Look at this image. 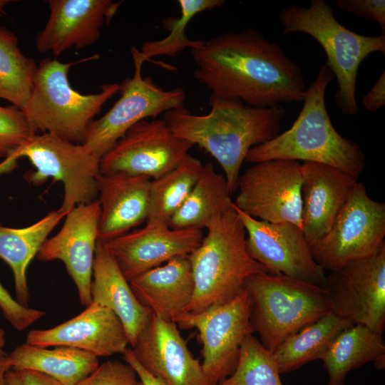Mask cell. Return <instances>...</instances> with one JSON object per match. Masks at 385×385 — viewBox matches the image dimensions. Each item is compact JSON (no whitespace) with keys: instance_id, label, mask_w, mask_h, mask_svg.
Listing matches in <instances>:
<instances>
[{"instance_id":"1","label":"cell","mask_w":385,"mask_h":385,"mask_svg":"<svg viewBox=\"0 0 385 385\" xmlns=\"http://www.w3.org/2000/svg\"><path fill=\"white\" fill-rule=\"evenodd\" d=\"M195 78L211 95L267 108L303 101L301 68L276 42L249 29L228 31L191 48Z\"/></svg>"},{"instance_id":"2","label":"cell","mask_w":385,"mask_h":385,"mask_svg":"<svg viewBox=\"0 0 385 385\" xmlns=\"http://www.w3.org/2000/svg\"><path fill=\"white\" fill-rule=\"evenodd\" d=\"M210 105L206 115L192 114L182 107L165 112L164 120L176 136L199 145L217 161L232 194L248 152L279 134L285 110L282 105L251 107L213 95Z\"/></svg>"},{"instance_id":"3","label":"cell","mask_w":385,"mask_h":385,"mask_svg":"<svg viewBox=\"0 0 385 385\" xmlns=\"http://www.w3.org/2000/svg\"><path fill=\"white\" fill-rule=\"evenodd\" d=\"M334 75L325 63L306 89L303 107L292 125L270 141L256 145L245 160L255 163L269 160H302L342 170L358 180L366 165L359 145L342 136L328 114L325 93Z\"/></svg>"},{"instance_id":"4","label":"cell","mask_w":385,"mask_h":385,"mask_svg":"<svg viewBox=\"0 0 385 385\" xmlns=\"http://www.w3.org/2000/svg\"><path fill=\"white\" fill-rule=\"evenodd\" d=\"M205 229L200 244L189 255L194 293L187 312L199 313L227 303L244 291L249 277L269 272L248 252L246 230L234 203Z\"/></svg>"},{"instance_id":"5","label":"cell","mask_w":385,"mask_h":385,"mask_svg":"<svg viewBox=\"0 0 385 385\" xmlns=\"http://www.w3.org/2000/svg\"><path fill=\"white\" fill-rule=\"evenodd\" d=\"M282 34L304 33L314 38L327 55L326 64L337 78V107L344 114L358 112L356 85L359 68L370 54H385V34L364 36L341 24L324 0H312L309 7L293 4L279 15Z\"/></svg>"},{"instance_id":"6","label":"cell","mask_w":385,"mask_h":385,"mask_svg":"<svg viewBox=\"0 0 385 385\" xmlns=\"http://www.w3.org/2000/svg\"><path fill=\"white\" fill-rule=\"evenodd\" d=\"M250 302L253 332L269 351L331 312L324 287L281 273L265 272L249 277L245 284Z\"/></svg>"},{"instance_id":"7","label":"cell","mask_w":385,"mask_h":385,"mask_svg":"<svg viewBox=\"0 0 385 385\" xmlns=\"http://www.w3.org/2000/svg\"><path fill=\"white\" fill-rule=\"evenodd\" d=\"M47 57L38 64L31 97L24 111L34 131L48 133L82 144L88 128L103 106L120 90V84L101 86L95 94L83 95L70 85L68 73L76 63Z\"/></svg>"},{"instance_id":"8","label":"cell","mask_w":385,"mask_h":385,"mask_svg":"<svg viewBox=\"0 0 385 385\" xmlns=\"http://www.w3.org/2000/svg\"><path fill=\"white\" fill-rule=\"evenodd\" d=\"M384 237L385 204L371 198L357 181L328 232L310 250L317 263L333 272L373 255L385 243Z\"/></svg>"},{"instance_id":"9","label":"cell","mask_w":385,"mask_h":385,"mask_svg":"<svg viewBox=\"0 0 385 385\" xmlns=\"http://www.w3.org/2000/svg\"><path fill=\"white\" fill-rule=\"evenodd\" d=\"M130 53L135 66L133 77L120 84V97L113 107L101 118L91 121L82 143L100 158L138 122L184 107L183 89L164 90L150 77L143 78L141 68L145 61L136 47L132 46Z\"/></svg>"},{"instance_id":"10","label":"cell","mask_w":385,"mask_h":385,"mask_svg":"<svg viewBox=\"0 0 385 385\" xmlns=\"http://www.w3.org/2000/svg\"><path fill=\"white\" fill-rule=\"evenodd\" d=\"M26 157L36 168L29 180L43 183L48 178L62 182L63 200L60 210L68 213L76 205L96 200L101 158L83 144L66 140L56 135L36 134L14 155L16 162Z\"/></svg>"},{"instance_id":"11","label":"cell","mask_w":385,"mask_h":385,"mask_svg":"<svg viewBox=\"0 0 385 385\" xmlns=\"http://www.w3.org/2000/svg\"><path fill=\"white\" fill-rule=\"evenodd\" d=\"M250 297L245 289L230 302L199 312H184L174 322L179 329H195L204 373L210 385L230 376L237 364L242 344L253 334Z\"/></svg>"},{"instance_id":"12","label":"cell","mask_w":385,"mask_h":385,"mask_svg":"<svg viewBox=\"0 0 385 385\" xmlns=\"http://www.w3.org/2000/svg\"><path fill=\"white\" fill-rule=\"evenodd\" d=\"M301 165L289 160L254 163L239 176L235 205L255 219L302 228Z\"/></svg>"},{"instance_id":"13","label":"cell","mask_w":385,"mask_h":385,"mask_svg":"<svg viewBox=\"0 0 385 385\" xmlns=\"http://www.w3.org/2000/svg\"><path fill=\"white\" fill-rule=\"evenodd\" d=\"M331 312L383 335L385 327V243L373 255L330 272L324 285Z\"/></svg>"},{"instance_id":"14","label":"cell","mask_w":385,"mask_h":385,"mask_svg":"<svg viewBox=\"0 0 385 385\" xmlns=\"http://www.w3.org/2000/svg\"><path fill=\"white\" fill-rule=\"evenodd\" d=\"M193 146L176 136L164 119L142 120L101 158L100 173L156 179L174 169Z\"/></svg>"},{"instance_id":"15","label":"cell","mask_w":385,"mask_h":385,"mask_svg":"<svg viewBox=\"0 0 385 385\" xmlns=\"http://www.w3.org/2000/svg\"><path fill=\"white\" fill-rule=\"evenodd\" d=\"M235 208L246 230L247 251L255 260L269 272L324 287L325 270L314 260L301 227L257 220Z\"/></svg>"},{"instance_id":"16","label":"cell","mask_w":385,"mask_h":385,"mask_svg":"<svg viewBox=\"0 0 385 385\" xmlns=\"http://www.w3.org/2000/svg\"><path fill=\"white\" fill-rule=\"evenodd\" d=\"M100 212L98 199L76 205L66 215L60 231L46 240L36 255L42 262L59 260L64 263L83 306L91 303V286Z\"/></svg>"},{"instance_id":"17","label":"cell","mask_w":385,"mask_h":385,"mask_svg":"<svg viewBox=\"0 0 385 385\" xmlns=\"http://www.w3.org/2000/svg\"><path fill=\"white\" fill-rule=\"evenodd\" d=\"M202 229H173L145 223L143 227L103 242L125 279L162 265L170 260L190 255L200 244Z\"/></svg>"},{"instance_id":"18","label":"cell","mask_w":385,"mask_h":385,"mask_svg":"<svg viewBox=\"0 0 385 385\" xmlns=\"http://www.w3.org/2000/svg\"><path fill=\"white\" fill-rule=\"evenodd\" d=\"M131 349L142 367L165 385H210L173 322L151 313Z\"/></svg>"},{"instance_id":"19","label":"cell","mask_w":385,"mask_h":385,"mask_svg":"<svg viewBox=\"0 0 385 385\" xmlns=\"http://www.w3.org/2000/svg\"><path fill=\"white\" fill-rule=\"evenodd\" d=\"M25 343L43 348L73 347L97 357L123 354L130 344L120 319L108 308L94 302L55 327L31 330Z\"/></svg>"},{"instance_id":"20","label":"cell","mask_w":385,"mask_h":385,"mask_svg":"<svg viewBox=\"0 0 385 385\" xmlns=\"http://www.w3.org/2000/svg\"><path fill=\"white\" fill-rule=\"evenodd\" d=\"M50 16L36 35L40 53L51 52L57 58L65 51L83 48L101 36L103 23L111 21L121 2L111 0H49Z\"/></svg>"},{"instance_id":"21","label":"cell","mask_w":385,"mask_h":385,"mask_svg":"<svg viewBox=\"0 0 385 385\" xmlns=\"http://www.w3.org/2000/svg\"><path fill=\"white\" fill-rule=\"evenodd\" d=\"M302 170V229L309 246L329 230L358 181L327 165L303 162Z\"/></svg>"},{"instance_id":"22","label":"cell","mask_w":385,"mask_h":385,"mask_svg":"<svg viewBox=\"0 0 385 385\" xmlns=\"http://www.w3.org/2000/svg\"><path fill=\"white\" fill-rule=\"evenodd\" d=\"M151 180L144 175L100 173L98 241L118 237L146 221Z\"/></svg>"},{"instance_id":"23","label":"cell","mask_w":385,"mask_h":385,"mask_svg":"<svg viewBox=\"0 0 385 385\" xmlns=\"http://www.w3.org/2000/svg\"><path fill=\"white\" fill-rule=\"evenodd\" d=\"M139 300L160 319L173 322L184 313L194 293L189 255L174 257L129 282Z\"/></svg>"},{"instance_id":"24","label":"cell","mask_w":385,"mask_h":385,"mask_svg":"<svg viewBox=\"0 0 385 385\" xmlns=\"http://www.w3.org/2000/svg\"><path fill=\"white\" fill-rule=\"evenodd\" d=\"M92 277L91 302L114 312L125 329L130 345L133 346L152 312L137 299L105 244L98 240Z\"/></svg>"},{"instance_id":"25","label":"cell","mask_w":385,"mask_h":385,"mask_svg":"<svg viewBox=\"0 0 385 385\" xmlns=\"http://www.w3.org/2000/svg\"><path fill=\"white\" fill-rule=\"evenodd\" d=\"M319 359L328 374L327 385H344L351 370L368 362L384 369L385 343L382 335L353 324L338 334Z\"/></svg>"},{"instance_id":"26","label":"cell","mask_w":385,"mask_h":385,"mask_svg":"<svg viewBox=\"0 0 385 385\" xmlns=\"http://www.w3.org/2000/svg\"><path fill=\"white\" fill-rule=\"evenodd\" d=\"M12 370L27 369L46 374L63 385H76L99 366L98 357L69 346L47 349L23 344L8 354Z\"/></svg>"},{"instance_id":"27","label":"cell","mask_w":385,"mask_h":385,"mask_svg":"<svg viewBox=\"0 0 385 385\" xmlns=\"http://www.w3.org/2000/svg\"><path fill=\"white\" fill-rule=\"evenodd\" d=\"M66 215L60 209L53 210L35 223L23 228H11L0 225V258L11 267L16 301L24 307H29V300L27 267L48 235Z\"/></svg>"},{"instance_id":"28","label":"cell","mask_w":385,"mask_h":385,"mask_svg":"<svg viewBox=\"0 0 385 385\" xmlns=\"http://www.w3.org/2000/svg\"><path fill=\"white\" fill-rule=\"evenodd\" d=\"M233 203L225 175L218 173L212 163H207L168 226L173 229L205 228L214 217L231 208Z\"/></svg>"},{"instance_id":"29","label":"cell","mask_w":385,"mask_h":385,"mask_svg":"<svg viewBox=\"0 0 385 385\" xmlns=\"http://www.w3.org/2000/svg\"><path fill=\"white\" fill-rule=\"evenodd\" d=\"M351 324L329 312L288 337L272 352L279 373L294 371L319 359L338 334Z\"/></svg>"},{"instance_id":"30","label":"cell","mask_w":385,"mask_h":385,"mask_svg":"<svg viewBox=\"0 0 385 385\" xmlns=\"http://www.w3.org/2000/svg\"><path fill=\"white\" fill-rule=\"evenodd\" d=\"M203 165L190 154L172 170L151 180L145 223L168 225L196 183Z\"/></svg>"},{"instance_id":"31","label":"cell","mask_w":385,"mask_h":385,"mask_svg":"<svg viewBox=\"0 0 385 385\" xmlns=\"http://www.w3.org/2000/svg\"><path fill=\"white\" fill-rule=\"evenodd\" d=\"M37 68L35 61L21 51L16 35L0 26V98L24 112Z\"/></svg>"},{"instance_id":"32","label":"cell","mask_w":385,"mask_h":385,"mask_svg":"<svg viewBox=\"0 0 385 385\" xmlns=\"http://www.w3.org/2000/svg\"><path fill=\"white\" fill-rule=\"evenodd\" d=\"M225 2L223 0H179L181 16L163 20V26L170 31L165 38L142 45L140 52L144 60L158 56H175L187 47L190 49L199 47L203 41L190 40L185 35L188 23L198 13L220 7Z\"/></svg>"},{"instance_id":"33","label":"cell","mask_w":385,"mask_h":385,"mask_svg":"<svg viewBox=\"0 0 385 385\" xmlns=\"http://www.w3.org/2000/svg\"><path fill=\"white\" fill-rule=\"evenodd\" d=\"M274 354L253 334L244 339L233 373L218 385H283Z\"/></svg>"},{"instance_id":"34","label":"cell","mask_w":385,"mask_h":385,"mask_svg":"<svg viewBox=\"0 0 385 385\" xmlns=\"http://www.w3.org/2000/svg\"><path fill=\"white\" fill-rule=\"evenodd\" d=\"M36 133L31 127L25 113L14 105H0V158L8 170L14 168V154Z\"/></svg>"},{"instance_id":"35","label":"cell","mask_w":385,"mask_h":385,"mask_svg":"<svg viewBox=\"0 0 385 385\" xmlns=\"http://www.w3.org/2000/svg\"><path fill=\"white\" fill-rule=\"evenodd\" d=\"M138 378L127 363L108 361L76 385H135Z\"/></svg>"},{"instance_id":"36","label":"cell","mask_w":385,"mask_h":385,"mask_svg":"<svg viewBox=\"0 0 385 385\" xmlns=\"http://www.w3.org/2000/svg\"><path fill=\"white\" fill-rule=\"evenodd\" d=\"M0 309L5 319L18 331H23L46 314V312L26 307L14 299L0 282Z\"/></svg>"},{"instance_id":"37","label":"cell","mask_w":385,"mask_h":385,"mask_svg":"<svg viewBox=\"0 0 385 385\" xmlns=\"http://www.w3.org/2000/svg\"><path fill=\"white\" fill-rule=\"evenodd\" d=\"M339 9L352 13L376 22L385 34V1L384 0H339L337 3Z\"/></svg>"},{"instance_id":"38","label":"cell","mask_w":385,"mask_h":385,"mask_svg":"<svg viewBox=\"0 0 385 385\" xmlns=\"http://www.w3.org/2000/svg\"><path fill=\"white\" fill-rule=\"evenodd\" d=\"M361 103L363 107L370 111L375 112L385 104V72L384 71L378 80L371 88V90L365 94L362 99Z\"/></svg>"},{"instance_id":"39","label":"cell","mask_w":385,"mask_h":385,"mask_svg":"<svg viewBox=\"0 0 385 385\" xmlns=\"http://www.w3.org/2000/svg\"><path fill=\"white\" fill-rule=\"evenodd\" d=\"M122 354L123 359L134 369L143 385H165L160 379L153 376L142 367L134 356L131 348H127Z\"/></svg>"},{"instance_id":"40","label":"cell","mask_w":385,"mask_h":385,"mask_svg":"<svg viewBox=\"0 0 385 385\" xmlns=\"http://www.w3.org/2000/svg\"><path fill=\"white\" fill-rule=\"evenodd\" d=\"M16 372L21 385H63L55 379L38 371L24 369Z\"/></svg>"},{"instance_id":"41","label":"cell","mask_w":385,"mask_h":385,"mask_svg":"<svg viewBox=\"0 0 385 385\" xmlns=\"http://www.w3.org/2000/svg\"><path fill=\"white\" fill-rule=\"evenodd\" d=\"M10 369L11 368L8 360V356L6 358H0V385H7L6 374Z\"/></svg>"},{"instance_id":"42","label":"cell","mask_w":385,"mask_h":385,"mask_svg":"<svg viewBox=\"0 0 385 385\" xmlns=\"http://www.w3.org/2000/svg\"><path fill=\"white\" fill-rule=\"evenodd\" d=\"M7 385H21L16 371L10 369L6 374Z\"/></svg>"},{"instance_id":"43","label":"cell","mask_w":385,"mask_h":385,"mask_svg":"<svg viewBox=\"0 0 385 385\" xmlns=\"http://www.w3.org/2000/svg\"><path fill=\"white\" fill-rule=\"evenodd\" d=\"M5 344V332L0 327V358H6L8 356V354L4 351Z\"/></svg>"},{"instance_id":"44","label":"cell","mask_w":385,"mask_h":385,"mask_svg":"<svg viewBox=\"0 0 385 385\" xmlns=\"http://www.w3.org/2000/svg\"><path fill=\"white\" fill-rule=\"evenodd\" d=\"M9 2H10V1H7V0H0V11H1V12L4 13L3 8H4V6L6 4H8Z\"/></svg>"},{"instance_id":"45","label":"cell","mask_w":385,"mask_h":385,"mask_svg":"<svg viewBox=\"0 0 385 385\" xmlns=\"http://www.w3.org/2000/svg\"><path fill=\"white\" fill-rule=\"evenodd\" d=\"M135 385H143V384L140 381H138Z\"/></svg>"}]
</instances>
